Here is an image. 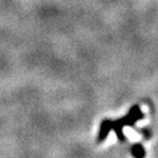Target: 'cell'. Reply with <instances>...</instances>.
Segmentation results:
<instances>
[{
	"label": "cell",
	"mask_w": 158,
	"mask_h": 158,
	"mask_svg": "<svg viewBox=\"0 0 158 158\" xmlns=\"http://www.w3.org/2000/svg\"><path fill=\"white\" fill-rule=\"evenodd\" d=\"M143 113L141 112L138 106H135L130 110V112L127 113V115L124 116L122 118H118L116 121H110V120H103L100 125V130H99V134H98V142H102L106 138V136L109 135L111 130H114V132L118 135V138L120 141H125L126 138L124 136L123 130L124 126H132L134 125L136 121L143 118Z\"/></svg>",
	"instance_id": "obj_1"
},
{
	"label": "cell",
	"mask_w": 158,
	"mask_h": 158,
	"mask_svg": "<svg viewBox=\"0 0 158 158\" xmlns=\"http://www.w3.org/2000/svg\"><path fill=\"white\" fill-rule=\"evenodd\" d=\"M132 153L135 157H143L145 155V152H144L143 147L141 145H135L132 148Z\"/></svg>",
	"instance_id": "obj_2"
}]
</instances>
